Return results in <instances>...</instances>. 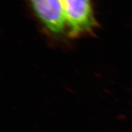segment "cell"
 I'll return each mask as SVG.
<instances>
[{"instance_id":"1","label":"cell","mask_w":132,"mask_h":132,"mask_svg":"<svg viewBox=\"0 0 132 132\" xmlns=\"http://www.w3.org/2000/svg\"><path fill=\"white\" fill-rule=\"evenodd\" d=\"M43 35L54 43L69 40L62 0H24Z\"/></svg>"},{"instance_id":"2","label":"cell","mask_w":132,"mask_h":132,"mask_svg":"<svg viewBox=\"0 0 132 132\" xmlns=\"http://www.w3.org/2000/svg\"><path fill=\"white\" fill-rule=\"evenodd\" d=\"M62 4L69 39L95 34L98 22L91 0H62Z\"/></svg>"}]
</instances>
